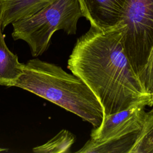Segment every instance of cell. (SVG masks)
Instances as JSON below:
<instances>
[{
  "instance_id": "1",
  "label": "cell",
  "mask_w": 153,
  "mask_h": 153,
  "mask_svg": "<svg viewBox=\"0 0 153 153\" xmlns=\"http://www.w3.org/2000/svg\"><path fill=\"white\" fill-rule=\"evenodd\" d=\"M124 25L105 29L91 26L78 38L68 60V69L94 93L104 117L150 100L125 53Z\"/></svg>"
},
{
  "instance_id": "2",
  "label": "cell",
  "mask_w": 153,
  "mask_h": 153,
  "mask_svg": "<svg viewBox=\"0 0 153 153\" xmlns=\"http://www.w3.org/2000/svg\"><path fill=\"white\" fill-rule=\"evenodd\" d=\"M14 87L45 99L81 118L94 127L104 118L102 105L91 90L77 76L56 64L38 57L23 64Z\"/></svg>"
},
{
  "instance_id": "3",
  "label": "cell",
  "mask_w": 153,
  "mask_h": 153,
  "mask_svg": "<svg viewBox=\"0 0 153 153\" xmlns=\"http://www.w3.org/2000/svg\"><path fill=\"white\" fill-rule=\"evenodd\" d=\"M81 17L78 0H53L35 14L13 22L11 35L14 41L26 42L32 56L36 57L48 49L56 31L75 34Z\"/></svg>"
},
{
  "instance_id": "4",
  "label": "cell",
  "mask_w": 153,
  "mask_h": 153,
  "mask_svg": "<svg viewBox=\"0 0 153 153\" xmlns=\"http://www.w3.org/2000/svg\"><path fill=\"white\" fill-rule=\"evenodd\" d=\"M120 22L124 50L138 76L153 48V0H127Z\"/></svg>"
},
{
  "instance_id": "5",
  "label": "cell",
  "mask_w": 153,
  "mask_h": 153,
  "mask_svg": "<svg viewBox=\"0 0 153 153\" xmlns=\"http://www.w3.org/2000/svg\"><path fill=\"white\" fill-rule=\"evenodd\" d=\"M149 100H143L127 108L104 117L101 124L94 127L90 139L97 142L115 140L139 131L146 114L145 107Z\"/></svg>"
},
{
  "instance_id": "6",
  "label": "cell",
  "mask_w": 153,
  "mask_h": 153,
  "mask_svg": "<svg viewBox=\"0 0 153 153\" xmlns=\"http://www.w3.org/2000/svg\"><path fill=\"white\" fill-rule=\"evenodd\" d=\"M82 16L91 26L105 29L116 25L123 17L127 0H78Z\"/></svg>"
},
{
  "instance_id": "7",
  "label": "cell",
  "mask_w": 153,
  "mask_h": 153,
  "mask_svg": "<svg viewBox=\"0 0 153 153\" xmlns=\"http://www.w3.org/2000/svg\"><path fill=\"white\" fill-rule=\"evenodd\" d=\"M53 0H0V26L2 31L10 24L30 16Z\"/></svg>"
},
{
  "instance_id": "8",
  "label": "cell",
  "mask_w": 153,
  "mask_h": 153,
  "mask_svg": "<svg viewBox=\"0 0 153 153\" xmlns=\"http://www.w3.org/2000/svg\"><path fill=\"white\" fill-rule=\"evenodd\" d=\"M23 64L7 46L0 26V85L14 87L23 72Z\"/></svg>"
},
{
  "instance_id": "9",
  "label": "cell",
  "mask_w": 153,
  "mask_h": 153,
  "mask_svg": "<svg viewBox=\"0 0 153 153\" xmlns=\"http://www.w3.org/2000/svg\"><path fill=\"white\" fill-rule=\"evenodd\" d=\"M139 131L125 137L102 142H97L89 139L76 152L81 153H130Z\"/></svg>"
},
{
  "instance_id": "10",
  "label": "cell",
  "mask_w": 153,
  "mask_h": 153,
  "mask_svg": "<svg viewBox=\"0 0 153 153\" xmlns=\"http://www.w3.org/2000/svg\"><path fill=\"white\" fill-rule=\"evenodd\" d=\"M75 141V136L69 131L63 129L46 143L34 147L35 153L68 152Z\"/></svg>"
},
{
  "instance_id": "11",
  "label": "cell",
  "mask_w": 153,
  "mask_h": 153,
  "mask_svg": "<svg viewBox=\"0 0 153 153\" xmlns=\"http://www.w3.org/2000/svg\"><path fill=\"white\" fill-rule=\"evenodd\" d=\"M153 153V108L146 112L143 125L130 153Z\"/></svg>"
},
{
  "instance_id": "12",
  "label": "cell",
  "mask_w": 153,
  "mask_h": 153,
  "mask_svg": "<svg viewBox=\"0 0 153 153\" xmlns=\"http://www.w3.org/2000/svg\"><path fill=\"white\" fill-rule=\"evenodd\" d=\"M138 77L145 90L151 96L153 93V48L144 68L139 74Z\"/></svg>"
},
{
  "instance_id": "13",
  "label": "cell",
  "mask_w": 153,
  "mask_h": 153,
  "mask_svg": "<svg viewBox=\"0 0 153 153\" xmlns=\"http://www.w3.org/2000/svg\"><path fill=\"white\" fill-rule=\"evenodd\" d=\"M149 106H153V93L151 94V95L150 96Z\"/></svg>"
}]
</instances>
